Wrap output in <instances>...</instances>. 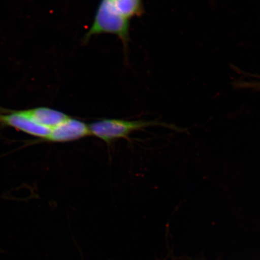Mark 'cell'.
<instances>
[{"instance_id":"cell-1","label":"cell","mask_w":260,"mask_h":260,"mask_svg":"<svg viewBox=\"0 0 260 260\" xmlns=\"http://www.w3.org/2000/svg\"><path fill=\"white\" fill-rule=\"evenodd\" d=\"M129 21L119 14L110 0H102L98 7L92 26L84 40L100 34L115 35L127 48L129 41Z\"/></svg>"},{"instance_id":"cell-2","label":"cell","mask_w":260,"mask_h":260,"mask_svg":"<svg viewBox=\"0 0 260 260\" xmlns=\"http://www.w3.org/2000/svg\"><path fill=\"white\" fill-rule=\"evenodd\" d=\"M155 125H162L183 131V129L167 123L146 121H126L116 119H106L91 123L89 125L90 135L110 144L116 140L127 138L133 132Z\"/></svg>"},{"instance_id":"cell-3","label":"cell","mask_w":260,"mask_h":260,"mask_svg":"<svg viewBox=\"0 0 260 260\" xmlns=\"http://www.w3.org/2000/svg\"><path fill=\"white\" fill-rule=\"evenodd\" d=\"M89 135H91L89 125L70 116L52 130L47 142H68L77 141Z\"/></svg>"},{"instance_id":"cell-4","label":"cell","mask_w":260,"mask_h":260,"mask_svg":"<svg viewBox=\"0 0 260 260\" xmlns=\"http://www.w3.org/2000/svg\"><path fill=\"white\" fill-rule=\"evenodd\" d=\"M20 111L35 126L50 129L51 132L70 117L63 112L47 107L20 110Z\"/></svg>"},{"instance_id":"cell-5","label":"cell","mask_w":260,"mask_h":260,"mask_svg":"<svg viewBox=\"0 0 260 260\" xmlns=\"http://www.w3.org/2000/svg\"><path fill=\"white\" fill-rule=\"evenodd\" d=\"M119 14L128 20L144 14L142 0H110Z\"/></svg>"},{"instance_id":"cell-6","label":"cell","mask_w":260,"mask_h":260,"mask_svg":"<svg viewBox=\"0 0 260 260\" xmlns=\"http://www.w3.org/2000/svg\"><path fill=\"white\" fill-rule=\"evenodd\" d=\"M235 86L240 89H251L260 91V80L240 81L235 83Z\"/></svg>"}]
</instances>
